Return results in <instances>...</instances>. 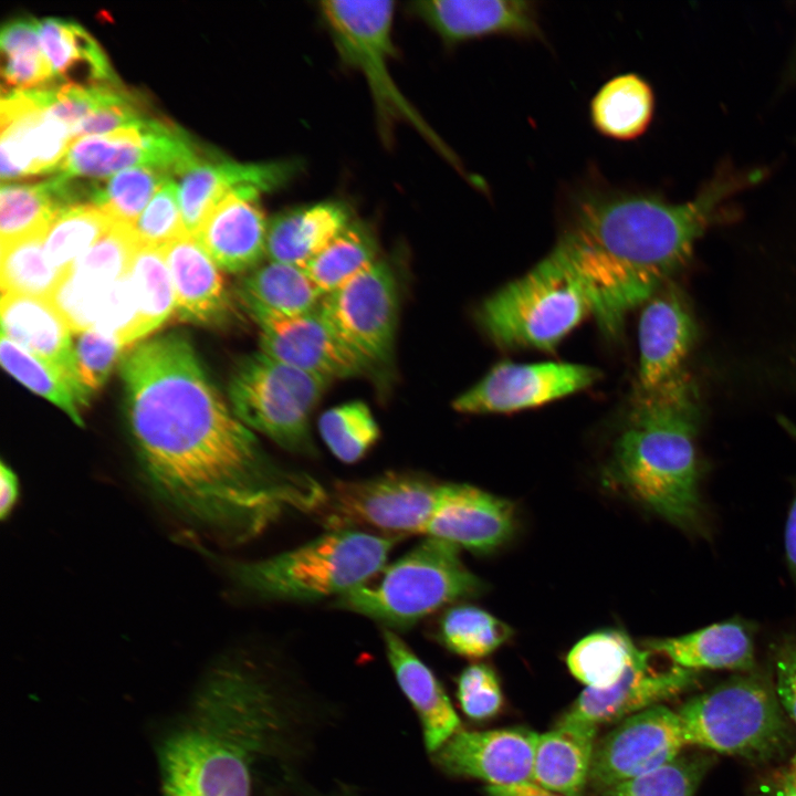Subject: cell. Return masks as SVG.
Masks as SVG:
<instances>
[{"label": "cell", "instance_id": "6da1fadb", "mask_svg": "<svg viewBox=\"0 0 796 796\" xmlns=\"http://www.w3.org/2000/svg\"><path fill=\"white\" fill-rule=\"evenodd\" d=\"M127 420L151 493L229 543L292 512L316 513L325 490L275 465L229 409L190 341L178 333L135 346L121 364Z\"/></svg>", "mask_w": 796, "mask_h": 796}, {"label": "cell", "instance_id": "7a4b0ae2", "mask_svg": "<svg viewBox=\"0 0 796 796\" xmlns=\"http://www.w3.org/2000/svg\"><path fill=\"white\" fill-rule=\"evenodd\" d=\"M760 178L724 171L684 203L595 182L576 189L553 250L580 279L601 331L615 336L687 264L722 205Z\"/></svg>", "mask_w": 796, "mask_h": 796}, {"label": "cell", "instance_id": "3957f363", "mask_svg": "<svg viewBox=\"0 0 796 796\" xmlns=\"http://www.w3.org/2000/svg\"><path fill=\"white\" fill-rule=\"evenodd\" d=\"M271 699L248 670L216 669L189 719L160 744L164 796H250L251 764L276 727Z\"/></svg>", "mask_w": 796, "mask_h": 796}, {"label": "cell", "instance_id": "277c9868", "mask_svg": "<svg viewBox=\"0 0 796 796\" xmlns=\"http://www.w3.org/2000/svg\"><path fill=\"white\" fill-rule=\"evenodd\" d=\"M612 455L617 480L647 509L694 535L708 531L696 453L698 390L682 371L651 390L637 389Z\"/></svg>", "mask_w": 796, "mask_h": 796}, {"label": "cell", "instance_id": "5b68a950", "mask_svg": "<svg viewBox=\"0 0 796 796\" xmlns=\"http://www.w3.org/2000/svg\"><path fill=\"white\" fill-rule=\"evenodd\" d=\"M402 537L332 530L274 556L233 563L229 573L240 587L266 599L337 598L375 577Z\"/></svg>", "mask_w": 796, "mask_h": 796}, {"label": "cell", "instance_id": "8992f818", "mask_svg": "<svg viewBox=\"0 0 796 796\" xmlns=\"http://www.w3.org/2000/svg\"><path fill=\"white\" fill-rule=\"evenodd\" d=\"M483 584L462 562L459 547L426 536L425 541L342 596L335 606L385 626L407 629L441 607L478 595Z\"/></svg>", "mask_w": 796, "mask_h": 796}, {"label": "cell", "instance_id": "52a82bcc", "mask_svg": "<svg viewBox=\"0 0 796 796\" xmlns=\"http://www.w3.org/2000/svg\"><path fill=\"white\" fill-rule=\"evenodd\" d=\"M588 315L593 306L584 284L552 249L527 273L490 295L476 318L498 346L552 350Z\"/></svg>", "mask_w": 796, "mask_h": 796}, {"label": "cell", "instance_id": "ba28073f", "mask_svg": "<svg viewBox=\"0 0 796 796\" xmlns=\"http://www.w3.org/2000/svg\"><path fill=\"white\" fill-rule=\"evenodd\" d=\"M784 712L775 689L747 672L693 696L677 713L685 745L767 761L789 745Z\"/></svg>", "mask_w": 796, "mask_h": 796}, {"label": "cell", "instance_id": "9c48e42d", "mask_svg": "<svg viewBox=\"0 0 796 796\" xmlns=\"http://www.w3.org/2000/svg\"><path fill=\"white\" fill-rule=\"evenodd\" d=\"M320 11L343 63L365 77L381 134L388 136L394 123L406 122L459 167L458 158L402 94L390 73L389 62L396 54L394 2L328 0L320 3Z\"/></svg>", "mask_w": 796, "mask_h": 796}, {"label": "cell", "instance_id": "30bf717a", "mask_svg": "<svg viewBox=\"0 0 796 796\" xmlns=\"http://www.w3.org/2000/svg\"><path fill=\"white\" fill-rule=\"evenodd\" d=\"M328 383L260 352L238 364L229 398L234 415L250 430L291 452L312 453L310 417Z\"/></svg>", "mask_w": 796, "mask_h": 796}, {"label": "cell", "instance_id": "8fae6325", "mask_svg": "<svg viewBox=\"0 0 796 796\" xmlns=\"http://www.w3.org/2000/svg\"><path fill=\"white\" fill-rule=\"evenodd\" d=\"M444 483L410 473H386L359 481H338L317 511L332 530L370 527L405 536L423 534Z\"/></svg>", "mask_w": 796, "mask_h": 796}, {"label": "cell", "instance_id": "7c38bea8", "mask_svg": "<svg viewBox=\"0 0 796 796\" xmlns=\"http://www.w3.org/2000/svg\"><path fill=\"white\" fill-rule=\"evenodd\" d=\"M206 151L168 119L147 116L135 125L75 139L55 174L106 178L133 166L179 176Z\"/></svg>", "mask_w": 796, "mask_h": 796}, {"label": "cell", "instance_id": "4fadbf2b", "mask_svg": "<svg viewBox=\"0 0 796 796\" xmlns=\"http://www.w3.org/2000/svg\"><path fill=\"white\" fill-rule=\"evenodd\" d=\"M318 310L339 339L368 366L389 359L397 326L398 290L387 263L377 260L324 295Z\"/></svg>", "mask_w": 796, "mask_h": 796}, {"label": "cell", "instance_id": "5bb4252c", "mask_svg": "<svg viewBox=\"0 0 796 796\" xmlns=\"http://www.w3.org/2000/svg\"><path fill=\"white\" fill-rule=\"evenodd\" d=\"M599 377L597 369L582 364L502 362L458 396L452 407L462 413L523 410L584 390Z\"/></svg>", "mask_w": 796, "mask_h": 796}, {"label": "cell", "instance_id": "9a60e30c", "mask_svg": "<svg viewBox=\"0 0 796 796\" xmlns=\"http://www.w3.org/2000/svg\"><path fill=\"white\" fill-rule=\"evenodd\" d=\"M684 745L677 712L661 704L646 709L596 744L589 782L606 792L673 760Z\"/></svg>", "mask_w": 796, "mask_h": 796}, {"label": "cell", "instance_id": "2e32d148", "mask_svg": "<svg viewBox=\"0 0 796 796\" xmlns=\"http://www.w3.org/2000/svg\"><path fill=\"white\" fill-rule=\"evenodd\" d=\"M0 118L2 180L57 170L73 142L63 123L27 92H2Z\"/></svg>", "mask_w": 796, "mask_h": 796}, {"label": "cell", "instance_id": "e0dca14e", "mask_svg": "<svg viewBox=\"0 0 796 796\" xmlns=\"http://www.w3.org/2000/svg\"><path fill=\"white\" fill-rule=\"evenodd\" d=\"M296 159L239 163L209 154L179 175L178 200L188 235L196 237L212 208L230 191L253 186L271 192L287 186L302 170Z\"/></svg>", "mask_w": 796, "mask_h": 796}, {"label": "cell", "instance_id": "ac0fdd59", "mask_svg": "<svg viewBox=\"0 0 796 796\" xmlns=\"http://www.w3.org/2000/svg\"><path fill=\"white\" fill-rule=\"evenodd\" d=\"M258 324L261 352L305 373L331 381L358 376L369 367L339 339L318 308Z\"/></svg>", "mask_w": 796, "mask_h": 796}, {"label": "cell", "instance_id": "d6986e66", "mask_svg": "<svg viewBox=\"0 0 796 796\" xmlns=\"http://www.w3.org/2000/svg\"><path fill=\"white\" fill-rule=\"evenodd\" d=\"M536 732L526 727L454 733L436 753L440 766L453 775L488 785L533 782Z\"/></svg>", "mask_w": 796, "mask_h": 796}, {"label": "cell", "instance_id": "ffe728a7", "mask_svg": "<svg viewBox=\"0 0 796 796\" xmlns=\"http://www.w3.org/2000/svg\"><path fill=\"white\" fill-rule=\"evenodd\" d=\"M409 9L450 46L490 36H543L534 1L425 0L411 2Z\"/></svg>", "mask_w": 796, "mask_h": 796}, {"label": "cell", "instance_id": "44dd1931", "mask_svg": "<svg viewBox=\"0 0 796 796\" xmlns=\"http://www.w3.org/2000/svg\"><path fill=\"white\" fill-rule=\"evenodd\" d=\"M696 335L689 302L679 287L668 282L642 305L637 389H654L681 374Z\"/></svg>", "mask_w": 796, "mask_h": 796}, {"label": "cell", "instance_id": "7402d4cb", "mask_svg": "<svg viewBox=\"0 0 796 796\" xmlns=\"http://www.w3.org/2000/svg\"><path fill=\"white\" fill-rule=\"evenodd\" d=\"M261 193L253 186L233 189L212 208L198 230L195 238L221 270L250 272L266 255L269 221Z\"/></svg>", "mask_w": 796, "mask_h": 796}, {"label": "cell", "instance_id": "603a6c76", "mask_svg": "<svg viewBox=\"0 0 796 796\" xmlns=\"http://www.w3.org/2000/svg\"><path fill=\"white\" fill-rule=\"evenodd\" d=\"M514 530L515 511L510 501L469 484L444 483L423 535L489 553L506 543Z\"/></svg>", "mask_w": 796, "mask_h": 796}, {"label": "cell", "instance_id": "cb8c5ba5", "mask_svg": "<svg viewBox=\"0 0 796 796\" xmlns=\"http://www.w3.org/2000/svg\"><path fill=\"white\" fill-rule=\"evenodd\" d=\"M650 650H642L621 678L604 690L586 688L564 718L598 726L621 721L646 709L659 705L689 688L694 671L675 666L656 671L650 666Z\"/></svg>", "mask_w": 796, "mask_h": 796}, {"label": "cell", "instance_id": "d4e9b609", "mask_svg": "<svg viewBox=\"0 0 796 796\" xmlns=\"http://www.w3.org/2000/svg\"><path fill=\"white\" fill-rule=\"evenodd\" d=\"M2 335L61 371L82 404L91 394L80 380L70 327L50 298L2 293Z\"/></svg>", "mask_w": 796, "mask_h": 796}, {"label": "cell", "instance_id": "484cf974", "mask_svg": "<svg viewBox=\"0 0 796 796\" xmlns=\"http://www.w3.org/2000/svg\"><path fill=\"white\" fill-rule=\"evenodd\" d=\"M172 279L179 320L200 325L221 323L231 310L221 269L197 239L184 235L161 247Z\"/></svg>", "mask_w": 796, "mask_h": 796}, {"label": "cell", "instance_id": "4316f807", "mask_svg": "<svg viewBox=\"0 0 796 796\" xmlns=\"http://www.w3.org/2000/svg\"><path fill=\"white\" fill-rule=\"evenodd\" d=\"M647 648L673 666L696 672L729 669L752 672L755 667L751 625L739 619L712 624L678 637L653 639Z\"/></svg>", "mask_w": 796, "mask_h": 796}, {"label": "cell", "instance_id": "83f0119b", "mask_svg": "<svg viewBox=\"0 0 796 796\" xmlns=\"http://www.w3.org/2000/svg\"><path fill=\"white\" fill-rule=\"evenodd\" d=\"M386 653L395 677L417 710L429 752H437L460 730V720L432 671L391 629H383Z\"/></svg>", "mask_w": 796, "mask_h": 796}, {"label": "cell", "instance_id": "f1b7e54d", "mask_svg": "<svg viewBox=\"0 0 796 796\" xmlns=\"http://www.w3.org/2000/svg\"><path fill=\"white\" fill-rule=\"evenodd\" d=\"M347 206L326 200L282 211L269 220V261L305 268L352 221Z\"/></svg>", "mask_w": 796, "mask_h": 796}, {"label": "cell", "instance_id": "f546056e", "mask_svg": "<svg viewBox=\"0 0 796 796\" xmlns=\"http://www.w3.org/2000/svg\"><path fill=\"white\" fill-rule=\"evenodd\" d=\"M597 726L563 718L538 735L533 783L564 796H579L589 782Z\"/></svg>", "mask_w": 796, "mask_h": 796}, {"label": "cell", "instance_id": "4dcf8cb0", "mask_svg": "<svg viewBox=\"0 0 796 796\" xmlns=\"http://www.w3.org/2000/svg\"><path fill=\"white\" fill-rule=\"evenodd\" d=\"M237 294L256 323L313 312L323 298L303 268L273 261L244 275Z\"/></svg>", "mask_w": 796, "mask_h": 796}, {"label": "cell", "instance_id": "1f68e13d", "mask_svg": "<svg viewBox=\"0 0 796 796\" xmlns=\"http://www.w3.org/2000/svg\"><path fill=\"white\" fill-rule=\"evenodd\" d=\"M41 45L57 84L82 86L122 84L95 40L73 20L45 18L39 22Z\"/></svg>", "mask_w": 796, "mask_h": 796}, {"label": "cell", "instance_id": "d6a6232c", "mask_svg": "<svg viewBox=\"0 0 796 796\" xmlns=\"http://www.w3.org/2000/svg\"><path fill=\"white\" fill-rule=\"evenodd\" d=\"M80 200L77 184L60 174L38 184L2 185L0 245L46 232L60 211L77 205Z\"/></svg>", "mask_w": 796, "mask_h": 796}, {"label": "cell", "instance_id": "836d02e7", "mask_svg": "<svg viewBox=\"0 0 796 796\" xmlns=\"http://www.w3.org/2000/svg\"><path fill=\"white\" fill-rule=\"evenodd\" d=\"M654 107L651 85L637 73H622L609 78L594 94L589 118L604 137L630 142L647 132Z\"/></svg>", "mask_w": 796, "mask_h": 796}, {"label": "cell", "instance_id": "e575fe53", "mask_svg": "<svg viewBox=\"0 0 796 796\" xmlns=\"http://www.w3.org/2000/svg\"><path fill=\"white\" fill-rule=\"evenodd\" d=\"M127 275L136 296L138 317L134 339L159 327L176 310V294L161 248L138 245Z\"/></svg>", "mask_w": 796, "mask_h": 796}, {"label": "cell", "instance_id": "d590c367", "mask_svg": "<svg viewBox=\"0 0 796 796\" xmlns=\"http://www.w3.org/2000/svg\"><path fill=\"white\" fill-rule=\"evenodd\" d=\"M377 254L378 245L371 230L352 220L304 270L324 296L375 263Z\"/></svg>", "mask_w": 796, "mask_h": 796}, {"label": "cell", "instance_id": "8d00e7d4", "mask_svg": "<svg viewBox=\"0 0 796 796\" xmlns=\"http://www.w3.org/2000/svg\"><path fill=\"white\" fill-rule=\"evenodd\" d=\"M642 650L618 629H605L580 639L568 652L567 667L588 689L615 684Z\"/></svg>", "mask_w": 796, "mask_h": 796}, {"label": "cell", "instance_id": "74e56055", "mask_svg": "<svg viewBox=\"0 0 796 796\" xmlns=\"http://www.w3.org/2000/svg\"><path fill=\"white\" fill-rule=\"evenodd\" d=\"M115 221L93 203L75 205L60 211L44 234V251L51 265L65 275Z\"/></svg>", "mask_w": 796, "mask_h": 796}, {"label": "cell", "instance_id": "f35d334b", "mask_svg": "<svg viewBox=\"0 0 796 796\" xmlns=\"http://www.w3.org/2000/svg\"><path fill=\"white\" fill-rule=\"evenodd\" d=\"M138 245L132 226L115 222L65 275L78 286L105 295L127 273Z\"/></svg>", "mask_w": 796, "mask_h": 796}, {"label": "cell", "instance_id": "ab89813d", "mask_svg": "<svg viewBox=\"0 0 796 796\" xmlns=\"http://www.w3.org/2000/svg\"><path fill=\"white\" fill-rule=\"evenodd\" d=\"M44 234L36 233L0 245V282L2 293L51 298L64 277L49 262Z\"/></svg>", "mask_w": 796, "mask_h": 796}, {"label": "cell", "instance_id": "60d3db41", "mask_svg": "<svg viewBox=\"0 0 796 796\" xmlns=\"http://www.w3.org/2000/svg\"><path fill=\"white\" fill-rule=\"evenodd\" d=\"M0 360L17 380L83 426L80 408L84 405L67 378L55 367L4 335L1 336Z\"/></svg>", "mask_w": 796, "mask_h": 796}, {"label": "cell", "instance_id": "b9f144b4", "mask_svg": "<svg viewBox=\"0 0 796 796\" xmlns=\"http://www.w3.org/2000/svg\"><path fill=\"white\" fill-rule=\"evenodd\" d=\"M438 632L450 651L468 658L485 657L512 636V629L505 622L471 605L448 609Z\"/></svg>", "mask_w": 796, "mask_h": 796}, {"label": "cell", "instance_id": "7bdbcfd3", "mask_svg": "<svg viewBox=\"0 0 796 796\" xmlns=\"http://www.w3.org/2000/svg\"><path fill=\"white\" fill-rule=\"evenodd\" d=\"M167 172L146 166L124 169L104 182H93L91 201L115 222L133 226L150 197L166 180Z\"/></svg>", "mask_w": 796, "mask_h": 796}, {"label": "cell", "instance_id": "ee69618b", "mask_svg": "<svg viewBox=\"0 0 796 796\" xmlns=\"http://www.w3.org/2000/svg\"><path fill=\"white\" fill-rule=\"evenodd\" d=\"M321 437L342 462L360 460L377 442L380 430L363 401H350L327 409L318 420Z\"/></svg>", "mask_w": 796, "mask_h": 796}, {"label": "cell", "instance_id": "f6af8a7d", "mask_svg": "<svg viewBox=\"0 0 796 796\" xmlns=\"http://www.w3.org/2000/svg\"><path fill=\"white\" fill-rule=\"evenodd\" d=\"M712 762L713 757L704 754L678 755L605 793L607 796H694Z\"/></svg>", "mask_w": 796, "mask_h": 796}, {"label": "cell", "instance_id": "bcb514c9", "mask_svg": "<svg viewBox=\"0 0 796 796\" xmlns=\"http://www.w3.org/2000/svg\"><path fill=\"white\" fill-rule=\"evenodd\" d=\"M132 228L139 245L161 248L188 235L182 223L174 178L164 182Z\"/></svg>", "mask_w": 796, "mask_h": 796}, {"label": "cell", "instance_id": "7dc6e473", "mask_svg": "<svg viewBox=\"0 0 796 796\" xmlns=\"http://www.w3.org/2000/svg\"><path fill=\"white\" fill-rule=\"evenodd\" d=\"M125 346L112 335L91 328L82 332L75 345L77 374L90 394L109 376Z\"/></svg>", "mask_w": 796, "mask_h": 796}, {"label": "cell", "instance_id": "c3c4849f", "mask_svg": "<svg viewBox=\"0 0 796 796\" xmlns=\"http://www.w3.org/2000/svg\"><path fill=\"white\" fill-rule=\"evenodd\" d=\"M458 699L463 712L474 720L494 716L502 708L503 695L494 671L486 664L467 667L458 681Z\"/></svg>", "mask_w": 796, "mask_h": 796}, {"label": "cell", "instance_id": "681fc988", "mask_svg": "<svg viewBox=\"0 0 796 796\" xmlns=\"http://www.w3.org/2000/svg\"><path fill=\"white\" fill-rule=\"evenodd\" d=\"M138 308L127 273L108 290L93 328L112 335L126 346L134 343Z\"/></svg>", "mask_w": 796, "mask_h": 796}, {"label": "cell", "instance_id": "f907efd6", "mask_svg": "<svg viewBox=\"0 0 796 796\" xmlns=\"http://www.w3.org/2000/svg\"><path fill=\"white\" fill-rule=\"evenodd\" d=\"M2 92H30L57 84L51 64L41 50L2 55Z\"/></svg>", "mask_w": 796, "mask_h": 796}, {"label": "cell", "instance_id": "816d5d0a", "mask_svg": "<svg viewBox=\"0 0 796 796\" xmlns=\"http://www.w3.org/2000/svg\"><path fill=\"white\" fill-rule=\"evenodd\" d=\"M775 692L782 708L796 724V638L785 639L775 657Z\"/></svg>", "mask_w": 796, "mask_h": 796}, {"label": "cell", "instance_id": "f5cc1de1", "mask_svg": "<svg viewBox=\"0 0 796 796\" xmlns=\"http://www.w3.org/2000/svg\"><path fill=\"white\" fill-rule=\"evenodd\" d=\"M0 48L2 55L41 50L39 22L28 18L8 21L0 33Z\"/></svg>", "mask_w": 796, "mask_h": 796}, {"label": "cell", "instance_id": "db71d44e", "mask_svg": "<svg viewBox=\"0 0 796 796\" xmlns=\"http://www.w3.org/2000/svg\"><path fill=\"white\" fill-rule=\"evenodd\" d=\"M778 421L785 431L796 441V423L783 417H779ZM784 544L788 570L796 589V491L785 524Z\"/></svg>", "mask_w": 796, "mask_h": 796}, {"label": "cell", "instance_id": "11a10c76", "mask_svg": "<svg viewBox=\"0 0 796 796\" xmlns=\"http://www.w3.org/2000/svg\"><path fill=\"white\" fill-rule=\"evenodd\" d=\"M0 515L2 519H6L10 515L17 503L19 496V484L14 472L3 462L0 468Z\"/></svg>", "mask_w": 796, "mask_h": 796}, {"label": "cell", "instance_id": "9f6ffc18", "mask_svg": "<svg viewBox=\"0 0 796 796\" xmlns=\"http://www.w3.org/2000/svg\"><path fill=\"white\" fill-rule=\"evenodd\" d=\"M488 796H564L545 789L533 782L512 785H488Z\"/></svg>", "mask_w": 796, "mask_h": 796}, {"label": "cell", "instance_id": "6f0895ef", "mask_svg": "<svg viewBox=\"0 0 796 796\" xmlns=\"http://www.w3.org/2000/svg\"><path fill=\"white\" fill-rule=\"evenodd\" d=\"M763 796H796V778L789 771L773 776Z\"/></svg>", "mask_w": 796, "mask_h": 796}, {"label": "cell", "instance_id": "680465c9", "mask_svg": "<svg viewBox=\"0 0 796 796\" xmlns=\"http://www.w3.org/2000/svg\"><path fill=\"white\" fill-rule=\"evenodd\" d=\"M788 771L796 778V753L794 754V756L790 760Z\"/></svg>", "mask_w": 796, "mask_h": 796}]
</instances>
